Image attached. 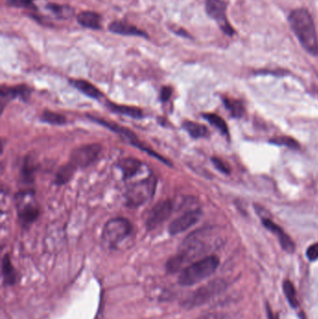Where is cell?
I'll list each match as a JSON object with an SVG mask.
<instances>
[{
    "label": "cell",
    "mask_w": 318,
    "mask_h": 319,
    "mask_svg": "<svg viewBox=\"0 0 318 319\" xmlns=\"http://www.w3.org/2000/svg\"><path fill=\"white\" fill-rule=\"evenodd\" d=\"M289 25L304 50L318 55V37L311 14L305 9L295 10L289 14Z\"/></svg>",
    "instance_id": "6da1fadb"
},
{
    "label": "cell",
    "mask_w": 318,
    "mask_h": 319,
    "mask_svg": "<svg viewBox=\"0 0 318 319\" xmlns=\"http://www.w3.org/2000/svg\"><path fill=\"white\" fill-rule=\"evenodd\" d=\"M219 260L216 256H207L197 260L183 269L178 276V284L183 287H190L201 283L216 272Z\"/></svg>",
    "instance_id": "7a4b0ae2"
},
{
    "label": "cell",
    "mask_w": 318,
    "mask_h": 319,
    "mask_svg": "<svg viewBox=\"0 0 318 319\" xmlns=\"http://www.w3.org/2000/svg\"><path fill=\"white\" fill-rule=\"evenodd\" d=\"M157 187V179L153 175L130 183L125 191L126 206L141 207L153 197Z\"/></svg>",
    "instance_id": "3957f363"
},
{
    "label": "cell",
    "mask_w": 318,
    "mask_h": 319,
    "mask_svg": "<svg viewBox=\"0 0 318 319\" xmlns=\"http://www.w3.org/2000/svg\"><path fill=\"white\" fill-rule=\"evenodd\" d=\"M133 232V225L125 218H114L106 222L102 232V241L106 248H118Z\"/></svg>",
    "instance_id": "277c9868"
},
{
    "label": "cell",
    "mask_w": 318,
    "mask_h": 319,
    "mask_svg": "<svg viewBox=\"0 0 318 319\" xmlns=\"http://www.w3.org/2000/svg\"><path fill=\"white\" fill-rule=\"evenodd\" d=\"M227 289V282L223 279H214L212 281L202 286L196 290L191 295L183 302V306L186 308H194L207 303L216 296Z\"/></svg>",
    "instance_id": "5b68a950"
},
{
    "label": "cell",
    "mask_w": 318,
    "mask_h": 319,
    "mask_svg": "<svg viewBox=\"0 0 318 319\" xmlns=\"http://www.w3.org/2000/svg\"><path fill=\"white\" fill-rule=\"evenodd\" d=\"M89 118H92L93 121H95V122L98 123L99 124H102V125L106 126L107 128H109L110 130L118 134L120 136H124V137L126 138V140H128L133 146H136V147L140 148L142 150L146 151L147 153L150 154L151 156L157 158V159L161 161V162H163L165 165H167V166H172L171 163H170L169 161H167L165 158H164L163 156H161V155H159L157 152L151 150L150 148H146L142 143H140V142L137 140V137H136V135H135L132 131L129 130V129L124 128V127L121 126V125H118V124H114L113 122H108V121L104 119V118H96V117H92V116H90Z\"/></svg>",
    "instance_id": "8992f818"
},
{
    "label": "cell",
    "mask_w": 318,
    "mask_h": 319,
    "mask_svg": "<svg viewBox=\"0 0 318 319\" xmlns=\"http://www.w3.org/2000/svg\"><path fill=\"white\" fill-rule=\"evenodd\" d=\"M102 147L98 144L85 145L72 151L69 159V165L76 170L78 168H86L93 165L99 157Z\"/></svg>",
    "instance_id": "52a82bcc"
},
{
    "label": "cell",
    "mask_w": 318,
    "mask_h": 319,
    "mask_svg": "<svg viewBox=\"0 0 318 319\" xmlns=\"http://www.w3.org/2000/svg\"><path fill=\"white\" fill-rule=\"evenodd\" d=\"M226 3L224 0H207L206 1V11L208 16L212 18L218 24L219 28L225 34L231 35L234 34V30L229 24V21L226 16Z\"/></svg>",
    "instance_id": "ba28073f"
},
{
    "label": "cell",
    "mask_w": 318,
    "mask_h": 319,
    "mask_svg": "<svg viewBox=\"0 0 318 319\" xmlns=\"http://www.w3.org/2000/svg\"><path fill=\"white\" fill-rule=\"evenodd\" d=\"M28 192H21L17 197V209L19 219L24 227L32 224L39 216V209L37 205L32 199L28 201Z\"/></svg>",
    "instance_id": "9c48e42d"
},
{
    "label": "cell",
    "mask_w": 318,
    "mask_h": 319,
    "mask_svg": "<svg viewBox=\"0 0 318 319\" xmlns=\"http://www.w3.org/2000/svg\"><path fill=\"white\" fill-rule=\"evenodd\" d=\"M173 202L165 200L156 204L148 212L146 218V227L147 230L156 229L159 225L164 223L166 219H169L173 211Z\"/></svg>",
    "instance_id": "30bf717a"
},
{
    "label": "cell",
    "mask_w": 318,
    "mask_h": 319,
    "mask_svg": "<svg viewBox=\"0 0 318 319\" xmlns=\"http://www.w3.org/2000/svg\"><path fill=\"white\" fill-rule=\"evenodd\" d=\"M202 216L200 209H193L188 212L184 213L180 217H178L172 221L169 225V233L171 235H176L188 230L191 226L196 224Z\"/></svg>",
    "instance_id": "8fae6325"
},
{
    "label": "cell",
    "mask_w": 318,
    "mask_h": 319,
    "mask_svg": "<svg viewBox=\"0 0 318 319\" xmlns=\"http://www.w3.org/2000/svg\"><path fill=\"white\" fill-rule=\"evenodd\" d=\"M262 223L264 225L266 229L271 231L275 236L277 237L278 241L280 243L281 247L284 250L288 253H293L295 251V244L292 239L284 231L283 229L275 224L273 221H271V219L263 218L262 219Z\"/></svg>",
    "instance_id": "7c38bea8"
},
{
    "label": "cell",
    "mask_w": 318,
    "mask_h": 319,
    "mask_svg": "<svg viewBox=\"0 0 318 319\" xmlns=\"http://www.w3.org/2000/svg\"><path fill=\"white\" fill-rule=\"evenodd\" d=\"M107 29L113 34L121 35H136L148 38V35L143 30L139 29L136 25L129 24L124 21H115L108 24Z\"/></svg>",
    "instance_id": "4fadbf2b"
},
{
    "label": "cell",
    "mask_w": 318,
    "mask_h": 319,
    "mask_svg": "<svg viewBox=\"0 0 318 319\" xmlns=\"http://www.w3.org/2000/svg\"><path fill=\"white\" fill-rule=\"evenodd\" d=\"M30 95V89L24 85H19L14 87H5L1 88V107L4 108L9 101L13 98L21 97L26 100Z\"/></svg>",
    "instance_id": "5bb4252c"
},
{
    "label": "cell",
    "mask_w": 318,
    "mask_h": 319,
    "mask_svg": "<svg viewBox=\"0 0 318 319\" xmlns=\"http://www.w3.org/2000/svg\"><path fill=\"white\" fill-rule=\"evenodd\" d=\"M77 23L84 28L92 30H100L102 28V16L95 12H81L77 16Z\"/></svg>",
    "instance_id": "9a60e30c"
},
{
    "label": "cell",
    "mask_w": 318,
    "mask_h": 319,
    "mask_svg": "<svg viewBox=\"0 0 318 319\" xmlns=\"http://www.w3.org/2000/svg\"><path fill=\"white\" fill-rule=\"evenodd\" d=\"M118 166L123 172L124 179L129 180L141 171L143 164L137 159L125 158L118 163Z\"/></svg>",
    "instance_id": "2e32d148"
},
{
    "label": "cell",
    "mask_w": 318,
    "mask_h": 319,
    "mask_svg": "<svg viewBox=\"0 0 318 319\" xmlns=\"http://www.w3.org/2000/svg\"><path fill=\"white\" fill-rule=\"evenodd\" d=\"M71 85L73 87L78 90L80 92H82L83 94L85 95H87L91 98H94V99H99L102 96L103 94L101 92L100 90L98 88H96L94 84H92L91 83H89L87 81H84V79H77V78H73L69 81Z\"/></svg>",
    "instance_id": "e0dca14e"
},
{
    "label": "cell",
    "mask_w": 318,
    "mask_h": 319,
    "mask_svg": "<svg viewBox=\"0 0 318 319\" xmlns=\"http://www.w3.org/2000/svg\"><path fill=\"white\" fill-rule=\"evenodd\" d=\"M106 107L111 110L112 112L117 113L120 115L128 116L130 118H141L143 117V111L140 108L136 106H124V105H118L115 103H112L107 101Z\"/></svg>",
    "instance_id": "ac0fdd59"
},
{
    "label": "cell",
    "mask_w": 318,
    "mask_h": 319,
    "mask_svg": "<svg viewBox=\"0 0 318 319\" xmlns=\"http://www.w3.org/2000/svg\"><path fill=\"white\" fill-rule=\"evenodd\" d=\"M46 9L52 12L55 18L59 20H67L75 15V10L68 5L49 3L46 5Z\"/></svg>",
    "instance_id": "d6986e66"
},
{
    "label": "cell",
    "mask_w": 318,
    "mask_h": 319,
    "mask_svg": "<svg viewBox=\"0 0 318 319\" xmlns=\"http://www.w3.org/2000/svg\"><path fill=\"white\" fill-rule=\"evenodd\" d=\"M2 275L4 283L7 286H11L16 282V272L12 266L11 258L8 254L5 255L2 260Z\"/></svg>",
    "instance_id": "ffe728a7"
},
{
    "label": "cell",
    "mask_w": 318,
    "mask_h": 319,
    "mask_svg": "<svg viewBox=\"0 0 318 319\" xmlns=\"http://www.w3.org/2000/svg\"><path fill=\"white\" fill-rule=\"evenodd\" d=\"M184 129L189 133V136L193 138H202L208 136V129L203 124H197L194 122L187 121L183 124Z\"/></svg>",
    "instance_id": "44dd1931"
},
{
    "label": "cell",
    "mask_w": 318,
    "mask_h": 319,
    "mask_svg": "<svg viewBox=\"0 0 318 319\" xmlns=\"http://www.w3.org/2000/svg\"><path fill=\"white\" fill-rule=\"evenodd\" d=\"M203 117L206 118L209 124H212L215 128H217L222 135L226 136H229L228 125L226 124L225 121L221 117H219L216 114H212V113L204 114Z\"/></svg>",
    "instance_id": "7402d4cb"
},
{
    "label": "cell",
    "mask_w": 318,
    "mask_h": 319,
    "mask_svg": "<svg viewBox=\"0 0 318 319\" xmlns=\"http://www.w3.org/2000/svg\"><path fill=\"white\" fill-rule=\"evenodd\" d=\"M77 171L73 166L69 164H66L64 166H62L57 172L56 177H55V184L57 185H64L67 183L71 178L74 176L75 172Z\"/></svg>",
    "instance_id": "603a6c76"
},
{
    "label": "cell",
    "mask_w": 318,
    "mask_h": 319,
    "mask_svg": "<svg viewBox=\"0 0 318 319\" xmlns=\"http://www.w3.org/2000/svg\"><path fill=\"white\" fill-rule=\"evenodd\" d=\"M283 290L289 304L293 308L299 306V301L297 297V292L295 290L294 285L289 280H285L283 283Z\"/></svg>",
    "instance_id": "cb8c5ba5"
},
{
    "label": "cell",
    "mask_w": 318,
    "mask_h": 319,
    "mask_svg": "<svg viewBox=\"0 0 318 319\" xmlns=\"http://www.w3.org/2000/svg\"><path fill=\"white\" fill-rule=\"evenodd\" d=\"M41 118L42 122L46 124H53V125H64L66 124V118L64 115L53 112L51 110H45L42 113Z\"/></svg>",
    "instance_id": "d4e9b609"
},
{
    "label": "cell",
    "mask_w": 318,
    "mask_h": 319,
    "mask_svg": "<svg viewBox=\"0 0 318 319\" xmlns=\"http://www.w3.org/2000/svg\"><path fill=\"white\" fill-rule=\"evenodd\" d=\"M224 104L226 106V108L230 111L231 116L235 118H240L244 113H245V107L243 106L240 101L230 99V98H225Z\"/></svg>",
    "instance_id": "484cf974"
},
{
    "label": "cell",
    "mask_w": 318,
    "mask_h": 319,
    "mask_svg": "<svg viewBox=\"0 0 318 319\" xmlns=\"http://www.w3.org/2000/svg\"><path fill=\"white\" fill-rule=\"evenodd\" d=\"M35 171V166L33 164L32 160L25 159L24 160V166L22 168V177H23V180L27 182V183H31L34 179V174Z\"/></svg>",
    "instance_id": "4316f807"
},
{
    "label": "cell",
    "mask_w": 318,
    "mask_h": 319,
    "mask_svg": "<svg viewBox=\"0 0 318 319\" xmlns=\"http://www.w3.org/2000/svg\"><path fill=\"white\" fill-rule=\"evenodd\" d=\"M271 143L273 144H276V145H281V146H286V147H289L291 148H299V143L296 141L293 138L291 137H287V136H283V137H277L276 139H273L271 140Z\"/></svg>",
    "instance_id": "83f0119b"
},
{
    "label": "cell",
    "mask_w": 318,
    "mask_h": 319,
    "mask_svg": "<svg viewBox=\"0 0 318 319\" xmlns=\"http://www.w3.org/2000/svg\"><path fill=\"white\" fill-rule=\"evenodd\" d=\"M212 163L215 167L221 173L226 174V175L230 174V166H228L222 160L219 159L218 157H213Z\"/></svg>",
    "instance_id": "f1b7e54d"
},
{
    "label": "cell",
    "mask_w": 318,
    "mask_h": 319,
    "mask_svg": "<svg viewBox=\"0 0 318 319\" xmlns=\"http://www.w3.org/2000/svg\"><path fill=\"white\" fill-rule=\"evenodd\" d=\"M34 0H8V4L14 8H30L35 7Z\"/></svg>",
    "instance_id": "f546056e"
},
{
    "label": "cell",
    "mask_w": 318,
    "mask_h": 319,
    "mask_svg": "<svg viewBox=\"0 0 318 319\" xmlns=\"http://www.w3.org/2000/svg\"><path fill=\"white\" fill-rule=\"evenodd\" d=\"M306 256L308 260L313 261L318 259V243L310 246L306 251Z\"/></svg>",
    "instance_id": "4dcf8cb0"
},
{
    "label": "cell",
    "mask_w": 318,
    "mask_h": 319,
    "mask_svg": "<svg viewBox=\"0 0 318 319\" xmlns=\"http://www.w3.org/2000/svg\"><path fill=\"white\" fill-rule=\"evenodd\" d=\"M197 319H226V316L221 313H208L201 315Z\"/></svg>",
    "instance_id": "1f68e13d"
},
{
    "label": "cell",
    "mask_w": 318,
    "mask_h": 319,
    "mask_svg": "<svg viewBox=\"0 0 318 319\" xmlns=\"http://www.w3.org/2000/svg\"><path fill=\"white\" fill-rule=\"evenodd\" d=\"M172 95V88L168 86H165L161 91V99L163 101H167Z\"/></svg>",
    "instance_id": "d6a6232c"
},
{
    "label": "cell",
    "mask_w": 318,
    "mask_h": 319,
    "mask_svg": "<svg viewBox=\"0 0 318 319\" xmlns=\"http://www.w3.org/2000/svg\"><path fill=\"white\" fill-rule=\"evenodd\" d=\"M266 311H267V319H279L278 317V314L273 313L271 307L269 305H267L266 307Z\"/></svg>",
    "instance_id": "836d02e7"
}]
</instances>
